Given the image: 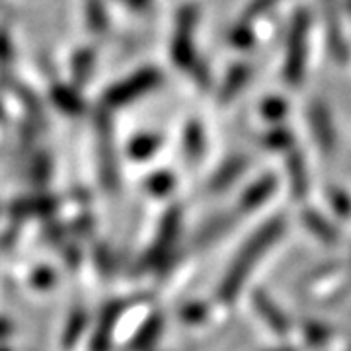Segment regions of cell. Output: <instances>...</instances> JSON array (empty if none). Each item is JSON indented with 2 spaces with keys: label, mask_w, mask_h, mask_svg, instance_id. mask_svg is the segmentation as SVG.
<instances>
[{
  "label": "cell",
  "mask_w": 351,
  "mask_h": 351,
  "mask_svg": "<svg viewBox=\"0 0 351 351\" xmlns=\"http://www.w3.org/2000/svg\"><path fill=\"white\" fill-rule=\"evenodd\" d=\"M283 232H285V219L283 217H274L256 234H252L248 242L242 246V250L237 254L234 262L230 263L225 279H223V283L219 287L221 301L230 302L239 297L240 289L246 283V279L250 277L254 265L260 262L263 254L283 237Z\"/></svg>",
  "instance_id": "6da1fadb"
},
{
  "label": "cell",
  "mask_w": 351,
  "mask_h": 351,
  "mask_svg": "<svg viewBox=\"0 0 351 351\" xmlns=\"http://www.w3.org/2000/svg\"><path fill=\"white\" fill-rule=\"evenodd\" d=\"M162 75L158 69H141L135 75L127 76L125 80L113 84L106 94H104V104L108 108H123L127 104L135 101L141 96L149 94L152 90L160 86Z\"/></svg>",
  "instance_id": "7a4b0ae2"
},
{
  "label": "cell",
  "mask_w": 351,
  "mask_h": 351,
  "mask_svg": "<svg viewBox=\"0 0 351 351\" xmlns=\"http://www.w3.org/2000/svg\"><path fill=\"white\" fill-rule=\"evenodd\" d=\"M306 41H308V18L301 12L295 16L287 41V61H285V76L297 86L302 80L304 63H306Z\"/></svg>",
  "instance_id": "3957f363"
},
{
  "label": "cell",
  "mask_w": 351,
  "mask_h": 351,
  "mask_svg": "<svg viewBox=\"0 0 351 351\" xmlns=\"http://www.w3.org/2000/svg\"><path fill=\"white\" fill-rule=\"evenodd\" d=\"M178 228H180V211L178 209H170V213L164 217L162 228L158 232L156 244L152 246V250L147 256V262L151 263V265H160V263H164V260H168V254H170L172 246H174Z\"/></svg>",
  "instance_id": "277c9868"
},
{
  "label": "cell",
  "mask_w": 351,
  "mask_h": 351,
  "mask_svg": "<svg viewBox=\"0 0 351 351\" xmlns=\"http://www.w3.org/2000/svg\"><path fill=\"white\" fill-rule=\"evenodd\" d=\"M98 135L101 141V176L110 189L117 186V164H115V152L112 145V121L108 115H98Z\"/></svg>",
  "instance_id": "5b68a950"
},
{
  "label": "cell",
  "mask_w": 351,
  "mask_h": 351,
  "mask_svg": "<svg viewBox=\"0 0 351 351\" xmlns=\"http://www.w3.org/2000/svg\"><path fill=\"white\" fill-rule=\"evenodd\" d=\"M252 302H254V311L262 316V320L269 330H274L279 336H285L291 330V322H289L287 316L283 314V311L265 293H262V291L254 293Z\"/></svg>",
  "instance_id": "8992f818"
},
{
  "label": "cell",
  "mask_w": 351,
  "mask_h": 351,
  "mask_svg": "<svg viewBox=\"0 0 351 351\" xmlns=\"http://www.w3.org/2000/svg\"><path fill=\"white\" fill-rule=\"evenodd\" d=\"M57 209V199L49 195H34L24 197L12 203V213L18 217H38V215H49Z\"/></svg>",
  "instance_id": "52a82bcc"
},
{
  "label": "cell",
  "mask_w": 351,
  "mask_h": 351,
  "mask_svg": "<svg viewBox=\"0 0 351 351\" xmlns=\"http://www.w3.org/2000/svg\"><path fill=\"white\" fill-rule=\"evenodd\" d=\"M51 100L66 115H80V113H84V101H82L80 94L73 86H64V84L53 86Z\"/></svg>",
  "instance_id": "ba28073f"
},
{
  "label": "cell",
  "mask_w": 351,
  "mask_h": 351,
  "mask_svg": "<svg viewBox=\"0 0 351 351\" xmlns=\"http://www.w3.org/2000/svg\"><path fill=\"white\" fill-rule=\"evenodd\" d=\"M94 63H96V51L90 49V47L76 51L73 61H71V75H73V84L75 86L84 84L90 78Z\"/></svg>",
  "instance_id": "9c48e42d"
},
{
  "label": "cell",
  "mask_w": 351,
  "mask_h": 351,
  "mask_svg": "<svg viewBox=\"0 0 351 351\" xmlns=\"http://www.w3.org/2000/svg\"><path fill=\"white\" fill-rule=\"evenodd\" d=\"M246 166H248V160H246V158H234L232 162L225 164V166L213 176V180H211V184H209V191L219 193V191H223V189L228 188V186H232L234 180L239 178V174H242V172L246 170Z\"/></svg>",
  "instance_id": "30bf717a"
},
{
  "label": "cell",
  "mask_w": 351,
  "mask_h": 351,
  "mask_svg": "<svg viewBox=\"0 0 351 351\" xmlns=\"http://www.w3.org/2000/svg\"><path fill=\"white\" fill-rule=\"evenodd\" d=\"M184 152L189 160H199L201 154L205 152V135L197 121H191L186 127L184 133Z\"/></svg>",
  "instance_id": "8fae6325"
},
{
  "label": "cell",
  "mask_w": 351,
  "mask_h": 351,
  "mask_svg": "<svg viewBox=\"0 0 351 351\" xmlns=\"http://www.w3.org/2000/svg\"><path fill=\"white\" fill-rule=\"evenodd\" d=\"M160 143H162L160 135H152V133L138 135L129 143V156L135 160H145L160 149Z\"/></svg>",
  "instance_id": "7c38bea8"
},
{
  "label": "cell",
  "mask_w": 351,
  "mask_h": 351,
  "mask_svg": "<svg viewBox=\"0 0 351 351\" xmlns=\"http://www.w3.org/2000/svg\"><path fill=\"white\" fill-rule=\"evenodd\" d=\"M289 172H291V186H293V193L295 197H302L308 188V178H306V168L302 162L301 156H293L289 160Z\"/></svg>",
  "instance_id": "4fadbf2b"
},
{
  "label": "cell",
  "mask_w": 351,
  "mask_h": 351,
  "mask_svg": "<svg viewBox=\"0 0 351 351\" xmlns=\"http://www.w3.org/2000/svg\"><path fill=\"white\" fill-rule=\"evenodd\" d=\"M248 76H250V71H248V66H237L230 76L225 80V86L221 90V98L223 100H230V98H234L237 94H239L240 88H244L246 84V80H248Z\"/></svg>",
  "instance_id": "5bb4252c"
},
{
  "label": "cell",
  "mask_w": 351,
  "mask_h": 351,
  "mask_svg": "<svg viewBox=\"0 0 351 351\" xmlns=\"http://www.w3.org/2000/svg\"><path fill=\"white\" fill-rule=\"evenodd\" d=\"M51 172H53V164H51V156L47 152H39L36 160L32 164V182L36 186H45L49 182Z\"/></svg>",
  "instance_id": "9a60e30c"
},
{
  "label": "cell",
  "mask_w": 351,
  "mask_h": 351,
  "mask_svg": "<svg viewBox=\"0 0 351 351\" xmlns=\"http://www.w3.org/2000/svg\"><path fill=\"white\" fill-rule=\"evenodd\" d=\"M86 20L88 25L94 32H104L106 29V25H108V14H106V8H104V2L101 0H88Z\"/></svg>",
  "instance_id": "2e32d148"
},
{
  "label": "cell",
  "mask_w": 351,
  "mask_h": 351,
  "mask_svg": "<svg viewBox=\"0 0 351 351\" xmlns=\"http://www.w3.org/2000/svg\"><path fill=\"white\" fill-rule=\"evenodd\" d=\"M304 219H306V225H308V228L313 230L316 237H320L322 240H326L328 244H334V240L338 242V234H336V230L328 225L322 217H318V215H314V213H306L304 215Z\"/></svg>",
  "instance_id": "e0dca14e"
},
{
  "label": "cell",
  "mask_w": 351,
  "mask_h": 351,
  "mask_svg": "<svg viewBox=\"0 0 351 351\" xmlns=\"http://www.w3.org/2000/svg\"><path fill=\"white\" fill-rule=\"evenodd\" d=\"M313 125H314V133H316V137L318 141H322L324 145H332L334 143V133H332V121H330V117H328L326 113H322V110H318V112L313 115Z\"/></svg>",
  "instance_id": "ac0fdd59"
},
{
  "label": "cell",
  "mask_w": 351,
  "mask_h": 351,
  "mask_svg": "<svg viewBox=\"0 0 351 351\" xmlns=\"http://www.w3.org/2000/svg\"><path fill=\"white\" fill-rule=\"evenodd\" d=\"M172 188H174V176L170 172H158L147 180V189L152 195H166Z\"/></svg>",
  "instance_id": "d6986e66"
},
{
  "label": "cell",
  "mask_w": 351,
  "mask_h": 351,
  "mask_svg": "<svg viewBox=\"0 0 351 351\" xmlns=\"http://www.w3.org/2000/svg\"><path fill=\"white\" fill-rule=\"evenodd\" d=\"M160 328H162V320H160V318H152L151 322H147V326L141 330L135 346H137V348H147V346H151L152 341L158 338Z\"/></svg>",
  "instance_id": "ffe728a7"
},
{
  "label": "cell",
  "mask_w": 351,
  "mask_h": 351,
  "mask_svg": "<svg viewBox=\"0 0 351 351\" xmlns=\"http://www.w3.org/2000/svg\"><path fill=\"white\" fill-rule=\"evenodd\" d=\"M304 336L308 339V343H314V346H322L330 339V330H328L324 324H318V322H306L304 324Z\"/></svg>",
  "instance_id": "44dd1931"
},
{
  "label": "cell",
  "mask_w": 351,
  "mask_h": 351,
  "mask_svg": "<svg viewBox=\"0 0 351 351\" xmlns=\"http://www.w3.org/2000/svg\"><path fill=\"white\" fill-rule=\"evenodd\" d=\"M277 2L279 0H250V4L246 8V14H244V22L250 24L252 20H256V18L263 16L267 10H271Z\"/></svg>",
  "instance_id": "7402d4cb"
},
{
  "label": "cell",
  "mask_w": 351,
  "mask_h": 351,
  "mask_svg": "<svg viewBox=\"0 0 351 351\" xmlns=\"http://www.w3.org/2000/svg\"><path fill=\"white\" fill-rule=\"evenodd\" d=\"M12 59V41L6 29H0V76L6 75V66L10 64Z\"/></svg>",
  "instance_id": "603a6c76"
},
{
  "label": "cell",
  "mask_w": 351,
  "mask_h": 351,
  "mask_svg": "<svg viewBox=\"0 0 351 351\" xmlns=\"http://www.w3.org/2000/svg\"><path fill=\"white\" fill-rule=\"evenodd\" d=\"M36 283H39V285H45V283H53V271H49V269H41V271H38L36 274Z\"/></svg>",
  "instance_id": "cb8c5ba5"
},
{
  "label": "cell",
  "mask_w": 351,
  "mask_h": 351,
  "mask_svg": "<svg viewBox=\"0 0 351 351\" xmlns=\"http://www.w3.org/2000/svg\"><path fill=\"white\" fill-rule=\"evenodd\" d=\"M271 351H297L295 348H279V350H271Z\"/></svg>",
  "instance_id": "d4e9b609"
}]
</instances>
